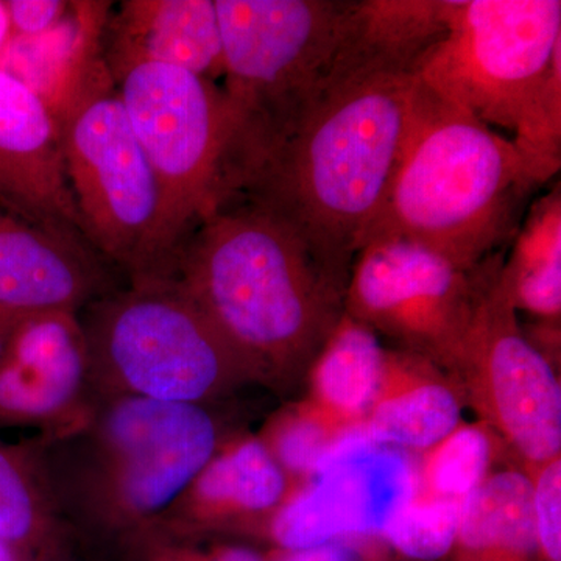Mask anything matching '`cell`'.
<instances>
[{
	"instance_id": "obj_1",
	"label": "cell",
	"mask_w": 561,
	"mask_h": 561,
	"mask_svg": "<svg viewBox=\"0 0 561 561\" xmlns=\"http://www.w3.org/2000/svg\"><path fill=\"white\" fill-rule=\"evenodd\" d=\"M253 382L305 378L345 313L348 278L286 224L250 203L210 210L181 241L171 275Z\"/></svg>"
},
{
	"instance_id": "obj_2",
	"label": "cell",
	"mask_w": 561,
	"mask_h": 561,
	"mask_svg": "<svg viewBox=\"0 0 561 561\" xmlns=\"http://www.w3.org/2000/svg\"><path fill=\"white\" fill-rule=\"evenodd\" d=\"M416 83L413 73H400L332 91L227 202L272 214L350 278L362 236L393 175Z\"/></svg>"
},
{
	"instance_id": "obj_3",
	"label": "cell",
	"mask_w": 561,
	"mask_h": 561,
	"mask_svg": "<svg viewBox=\"0 0 561 561\" xmlns=\"http://www.w3.org/2000/svg\"><path fill=\"white\" fill-rule=\"evenodd\" d=\"M535 190L511 139L419 80L393 175L359 249L402 238L478 267L513 241Z\"/></svg>"
},
{
	"instance_id": "obj_4",
	"label": "cell",
	"mask_w": 561,
	"mask_h": 561,
	"mask_svg": "<svg viewBox=\"0 0 561 561\" xmlns=\"http://www.w3.org/2000/svg\"><path fill=\"white\" fill-rule=\"evenodd\" d=\"M214 3L228 113L216 208L323 101L354 0Z\"/></svg>"
},
{
	"instance_id": "obj_5",
	"label": "cell",
	"mask_w": 561,
	"mask_h": 561,
	"mask_svg": "<svg viewBox=\"0 0 561 561\" xmlns=\"http://www.w3.org/2000/svg\"><path fill=\"white\" fill-rule=\"evenodd\" d=\"M90 382L110 398L206 405L253 382L208 317L173 279L130 287L88 306L81 321Z\"/></svg>"
},
{
	"instance_id": "obj_6",
	"label": "cell",
	"mask_w": 561,
	"mask_h": 561,
	"mask_svg": "<svg viewBox=\"0 0 561 561\" xmlns=\"http://www.w3.org/2000/svg\"><path fill=\"white\" fill-rule=\"evenodd\" d=\"M219 438L206 405L110 398L84 445L87 511L125 537L151 526L216 456Z\"/></svg>"
},
{
	"instance_id": "obj_7",
	"label": "cell",
	"mask_w": 561,
	"mask_h": 561,
	"mask_svg": "<svg viewBox=\"0 0 561 561\" xmlns=\"http://www.w3.org/2000/svg\"><path fill=\"white\" fill-rule=\"evenodd\" d=\"M57 124L84 239L130 280L158 278L160 190L108 69Z\"/></svg>"
},
{
	"instance_id": "obj_8",
	"label": "cell",
	"mask_w": 561,
	"mask_h": 561,
	"mask_svg": "<svg viewBox=\"0 0 561 561\" xmlns=\"http://www.w3.org/2000/svg\"><path fill=\"white\" fill-rule=\"evenodd\" d=\"M113 80L157 176L158 278H169L181 241L213 209L227 142V103L220 83L158 62L127 66Z\"/></svg>"
},
{
	"instance_id": "obj_9",
	"label": "cell",
	"mask_w": 561,
	"mask_h": 561,
	"mask_svg": "<svg viewBox=\"0 0 561 561\" xmlns=\"http://www.w3.org/2000/svg\"><path fill=\"white\" fill-rule=\"evenodd\" d=\"M560 54V0H451L448 32L416 79L490 128L513 133Z\"/></svg>"
},
{
	"instance_id": "obj_10",
	"label": "cell",
	"mask_w": 561,
	"mask_h": 561,
	"mask_svg": "<svg viewBox=\"0 0 561 561\" xmlns=\"http://www.w3.org/2000/svg\"><path fill=\"white\" fill-rule=\"evenodd\" d=\"M502 260L468 268L409 239L365 243L351 264L345 313L448 373Z\"/></svg>"
},
{
	"instance_id": "obj_11",
	"label": "cell",
	"mask_w": 561,
	"mask_h": 561,
	"mask_svg": "<svg viewBox=\"0 0 561 561\" xmlns=\"http://www.w3.org/2000/svg\"><path fill=\"white\" fill-rule=\"evenodd\" d=\"M500 267L448 373L482 424L531 474L560 457L561 386L552 362L529 341L497 286Z\"/></svg>"
},
{
	"instance_id": "obj_12",
	"label": "cell",
	"mask_w": 561,
	"mask_h": 561,
	"mask_svg": "<svg viewBox=\"0 0 561 561\" xmlns=\"http://www.w3.org/2000/svg\"><path fill=\"white\" fill-rule=\"evenodd\" d=\"M419 493L409 453L368 440L360 430L343 437L294 490L262 534L276 551H301L353 538H379Z\"/></svg>"
},
{
	"instance_id": "obj_13",
	"label": "cell",
	"mask_w": 561,
	"mask_h": 561,
	"mask_svg": "<svg viewBox=\"0 0 561 561\" xmlns=\"http://www.w3.org/2000/svg\"><path fill=\"white\" fill-rule=\"evenodd\" d=\"M0 209L87 241L66 176L57 121L27 87L2 69Z\"/></svg>"
},
{
	"instance_id": "obj_14",
	"label": "cell",
	"mask_w": 561,
	"mask_h": 561,
	"mask_svg": "<svg viewBox=\"0 0 561 561\" xmlns=\"http://www.w3.org/2000/svg\"><path fill=\"white\" fill-rule=\"evenodd\" d=\"M87 382V339L77 313L18 320L0 359V426L66 419Z\"/></svg>"
},
{
	"instance_id": "obj_15",
	"label": "cell",
	"mask_w": 561,
	"mask_h": 561,
	"mask_svg": "<svg viewBox=\"0 0 561 561\" xmlns=\"http://www.w3.org/2000/svg\"><path fill=\"white\" fill-rule=\"evenodd\" d=\"M90 247L0 209V317L77 313L90 306L103 287Z\"/></svg>"
},
{
	"instance_id": "obj_16",
	"label": "cell",
	"mask_w": 561,
	"mask_h": 561,
	"mask_svg": "<svg viewBox=\"0 0 561 561\" xmlns=\"http://www.w3.org/2000/svg\"><path fill=\"white\" fill-rule=\"evenodd\" d=\"M290 479L262 438H243L219 448L161 527L180 537L220 529L262 531L294 493Z\"/></svg>"
},
{
	"instance_id": "obj_17",
	"label": "cell",
	"mask_w": 561,
	"mask_h": 561,
	"mask_svg": "<svg viewBox=\"0 0 561 561\" xmlns=\"http://www.w3.org/2000/svg\"><path fill=\"white\" fill-rule=\"evenodd\" d=\"M111 77L127 66L158 62L219 83L224 44L214 0H124L103 33Z\"/></svg>"
},
{
	"instance_id": "obj_18",
	"label": "cell",
	"mask_w": 561,
	"mask_h": 561,
	"mask_svg": "<svg viewBox=\"0 0 561 561\" xmlns=\"http://www.w3.org/2000/svg\"><path fill=\"white\" fill-rule=\"evenodd\" d=\"M111 2H70L54 28L31 38H10L0 51V69L20 80L60 119L92 81L108 69L103 33Z\"/></svg>"
},
{
	"instance_id": "obj_19",
	"label": "cell",
	"mask_w": 561,
	"mask_h": 561,
	"mask_svg": "<svg viewBox=\"0 0 561 561\" xmlns=\"http://www.w3.org/2000/svg\"><path fill=\"white\" fill-rule=\"evenodd\" d=\"M451 0H354L337 62L343 79L413 73L448 32Z\"/></svg>"
},
{
	"instance_id": "obj_20",
	"label": "cell",
	"mask_w": 561,
	"mask_h": 561,
	"mask_svg": "<svg viewBox=\"0 0 561 561\" xmlns=\"http://www.w3.org/2000/svg\"><path fill=\"white\" fill-rule=\"evenodd\" d=\"M432 362L394 350L389 353L381 393L362 434L401 451H430L461 424V397L456 382Z\"/></svg>"
},
{
	"instance_id": "obj_21",
	"label": "cell",
	"mask_w": 561,
	"mask_h": 561,
	"mask_svg": "<svg viewBox=\"0 0 561 561\" xmlns=\"http://www.w3.org/2000/svg\"><path fill=\"white\" fill-rule=\"evenodd\" d=\"M389 353L375 332L343 313L309 368L302 408L341 437L359 431L381 393Z\"/></svg>"
},
{
	"instance_id": "obj_22",
	"label": "cell",
	"mask_w": 561,
	"mask_h": 561,
	"mask_svg": "<svg viewBox=\"0 0 561 561\" xmlns=\"http://www.w3.org/2000/svg\"><path fill=\"white\" fill-rule=\"evenodd\" d=\"M497 286L516 313L537 321L545 341L559 342L561 317V190L531 203L502 260Z\"/></svg>"
},
{
	"instance_id": "obj_23",
	"label": "cell",
	"mask_w": 561,
	"mask_h": 561,
	"mask_svg": "<svg viewBox=\"0 0 561 561\" xmlns=\"http://www.w3.org/2000/svg\"><path fill=\"white\" fill-rule=\"evenodd\" d=\"M448 559L538 561L534 482L526 471H491L468 494Z\"/></svg>"
},
{
	"instance_id": "obj_24",
	"label": "cell",
	"mask_w": 561,
	"mask_h": 561,
	"mask_svg": "<svg viewBox=\"0 0 561 561\" xmlns=\"http://www.w3.org/2000/svg\"><path fill=\"white\" fill-rule=\"evenodd\" d=\"M46 485L31 453L0 440V541L33 559L54 561Z\"/></svg>"
},
{
	"instance_id": "obj_25",
	"label": "cell",
	"mask_w": 561,
	"mask_h": 561,
	"mask_svg": "<svg viewBox=\"0 0 561 561\" xmlns=\"http://www.w3.org/2000/svg\"><path fill=\"white\" fill-rule=\"evenodd\" d=\"M423 454L416 465L419 494L463 501L491 472L493 432L485 424L461 423Z\"/></svg>"
},
{
	"instance_id": "obj_26",
	"label": "cell",
	"mask_w": 561,
	"mask_h": 561,
	"mask_svg": "<svg viewBox=\"0 0 561 561\" xmlns=\"http://www.w3.org/2000/svg\"><path fill=\"white\" fill-rule=\"evenodd\" d=\"M511 139L527 179L537 187L561 168V54L523 106Z\"/></svg>"
},
{
	"instance_id": "obj_27",
	"label": "cell",
	"mask_w": 561,
	"mask_h": 561,
	"mask_svg": "<svg viewBox=\"0 0 561 561\" xmlns=\"http://www.w3.org/2000/svg\"><path fill=\"white\" fill-rule=\"evenodd\" d=\"M463 501L416 493L411 504L390 524L381 540L387 548L408 560L448 559L459 531Z\"/></svg>"
},
{
	"instance_id": "obj_28",
	"label": "cell",
	"mask_w": 561,
	"mask_h": 561,
	"mask_svg": "<svg viewBox=\"0 0 561 561\" xmlns=\"http://www.w3.org/2000/svg\"><path fill=\"white\" fill-rule=\"evenodd\" d=\"M342 438L301 405L276 421L264 442L290 478L306 481Z\"/></svg>"
},
{
	"instance_id": "obj_29",
	"label": "cell",
	"mask_w": 561,
	"mask_h": 561,
	"mask_svg": "<svg viewBox=\"0 0 561 561\" xmlns=\"http://www.w3.org/2000/svg\"><path fill=\"white\" fill-rule=\"evenodd\" d=\"M130 561H268V556L245 546L221 545L198 549L184 545L158 524L128 535Z\"/></svg>"
},
{
	"instance_id": "obj_30",
	"label": "cell",
	"mask_w": 561,
	"mask_h": 561,
	"mask_svg": "<svg viewBox=\"0 0 561 561\" xmlns=\"http://www.w3.org/2000/svg\"><path fill=\"white\" fill-rule=\"evenodd\" d=\"M529 476L534 482L538 561H561V457Z\"/></svg>"
},
{
	"instance_id": "obj_31",
	"label": "cell",
	"mask_w": 561,
	"mask_h": 561,
	"mask_svg": "<svg viewBox=\"0 0 561 561\" xmlns=\"http://www.w3.org/2000/svg\"><path fill=\"white\" fill-rule=\"evenodd\" d=\"M389 548L379 538H353L301 551H273L268 561H389Z\"/></svg>"
},
{
	"instance_id": "obj_32",
	"label": "cell",
	"mask_w": 561,
	"mask_h": 561,
	"mask_svg": "<svg viewBox=\"0 0 561 561\" xmlns=\"http://www.w3.org/2000/svg\"><path fill=\"white\" fill-rule=\"evenodd\" d=\"M10 38H31L49 32L68 14L65 0H3Z\"/></svg>"
},
{
	"instance_id": "obj_33",
	"label": "cell",
	"mask_w": 561,
	"mask_h": 561,
	"mask_svg": "<svg viewBox=\"0 0 561 561\" xmlns=\"http://www.w3.org/2000/svg\"><path fill=\"white\" fill-rule=\"evenodd\" d=\"M16 321L0 317V359H2L3 351H5L7 342H9L11 331H13Z\"/></svg>"
},
{
	"instance_id": "obj_34",
	"label": "cell",
	"mask_w": 561,
	"mask_h": 561,
	"mask_svg": "<svg viewBox=\"0 0 561 561\" xmlns=\"http://www.w3.org/2000/svg\"><path fill=\"white\" fill-rule=\"evenodd\" d=\"M10 39V27H9V18H7L5 5H3V0H0V51H2L5 44L9 43Z\"/></svg>"
}]
</instances>
